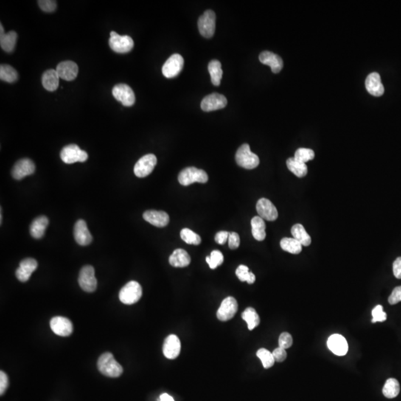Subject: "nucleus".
<instances>
[{
  "mask_svg": "<svg viewBox=\"0 0 401 401\" xmlns=\"http://www.w3.org/2000/svg\"><path fill=\"white\" fill-rule=\"evenodd\" d=\"M97 368L101 374L109 377H118L122 374V366L115 360L112 353L106 352L101 354L97 360Z\"/></svg>",
  "mask_w": 401,
  "mask_h": 401,
  "instance_id": "nucleus-1",
  "label": "nucleus"
},
{
  "mask_svg": "<svg viewBox=\"0 0 401 401\" xmlns=\"http://www.w3.org/2000/svg\"><path fill=\"white\" fill-rule=\"evenodd\" d=\"M178 179L183 186H189L195 182L205 184L208 182V175L203 169L194 167H186L178 174Z\"/></svg>",
  "mask_w": 401,
  "mask_h": 401,
  "instance_id": "nucleus-2",
  "label": "nucleus"
},
{
  "mask_svg": "<svg viewBox=\"0 0 401 401\" xmlns=\"http://www.w3.org/2000/svg\"><path fill=\"white\" fill-rule=\"evenodd\" d=\"M236 161L239 167L246 169H253L259 164V158L257 155L251 151L248 144H242L236 154Z\"/></svg>",
  "mask_w": 401,
  "mask_h": 401,
  "instance_id": "nucleus-3",
  "label": "nucleus"
},
{
  "mask_svg": "<svg viewBox=\"0 0 401 401\" xmlns=\"http://www.w3.org/2000/svg\"><path fill=\"white\" fill-rule=\"evenodd\" d=\"M142 296V287L135 281L126 284L120 290L119 299L125 305H133L138 303Z\"/></svg>",
  "mask_w": 401,
  "mask_h": 401,
  "instance_id": "nucleus-4",
  "label": "nucleus"
},
{
  "mask_svg": "<svg viewBox=\"0 0 401 401\" xmlns=\"http://www.w3.org/2000/svg\"><path fill=\"white\" fill-rule=\"evenodd\" d=\"M60 158L67 164L76 162H85L88 159V154L85 151L80 150L76 144H69L63 147L60 152Z\"/></svg>",
  "mask_w": 401,
  "mask_h": 401,
  "instance_id": "nucleus-5",
  "label": "nucleus"
},
{
  "mask_svg": "<svg viewBox=\"0 0 401 401\" xmlns=\"http://www.w3.org/2000/svg\"><path fill=\"white\" fill-rule=\"evenodd\" d=\"M109 44L115 52L119 54L130 52L134 47V41L132 37L128 35L121 36L115 32L110 33Z\"/></svg>",
  "mask_w": 401,
  "mask_h": 401,
  "instance_id": "nucleus-6",
  "label": "nucleus"
},
{
  "mask_svg": "<svg viewBox=\"0 0 401 401\" xmlns=\"http://www.w3.org/2000/svg\"><path fill=\"white\" fill-rule=\"evenodd\" d=\"M94 273V267L91 265H85L80 270L78 282L84 291L91 293L97 289V281Z\"/></svg>",
  "mask_w": 401,
  "mask_h": 401,
  "instance_id": "nucleus-7",
  "label": "nucleus"
},
{
  "mask_svg": "<svg viewBox=\"0 0 401 401\" xmlns=\"http://www.w3.org/2000/svg\"><path fill=\"white\" fill-rule=\"evenodd\" d=\"M198 30L205 38H211L216 30V14L212 10L205 12L198 19Z\"/></svg>",
  "mask_w": 401,
  "mask_h": 401,
  "instance_id": "nucleus-8",
  "label": "nucleus"
},
{
  "mask_svg": "<svg viewBox=\"0 0 401 401\" xmlns=\"http://www.w3.org/2000/svg\"><path fill=\"white\" fill-rule=\"evenodd\" d=\"M157 164V158L153 154H147L138 160L134 167L135 175L138 178H144L152 173Z\"/></svg>",
  "mask_w": 401,
  "mask_h": 401,
  "instance_id": "nucleus-9",
  "label": "nucleus"
},
{
  "mask_svg": "<svg viewBox=\"0 0 401 401\" xmlns=\"http://www.w3.org/2000/svg\"><path fill=\"white\" fill-rule=\"evenodd\" d=\"M184 58L178 54H172L162 67V73L167 78H173L182 71Z\"/></svg>",
  "mask_w": 401,
  "mask_h": 401,
  "instance_id": "nucleus-10",
  "label": "nucleus"
},
{
  "mask_svg": "<svg viewBox=\"0 0 401 401\" xmlns=\"http://www.w3.org/2000/svg\"><path fill=\"white\" fill-rule=\"evenodd\" d=\"M113 94L116 100L125 107H132L135 102V95L131 87L127 84H118L113 89Z\"/></svg>",
  "mask_w": 401,
  "mask_h": 401,
  "instance_id": "nucleus-11",
  "label": "nucleus"
},
{
  "mask_svg": "<svg viewBox=\"0 0 401 401\" xmlns=\"http://www.w3.org/2000/svg\"><path fill=\"white\" fill-rule=\"evenodd\" d=\"M238 311V303L233 296H228L222 301L217 312V318L221 321L231 320Z\"/></svg>",
  "mask_w": 401,
  "mask_h": 401,
  "instance_id": "nucleus-12",
  "label": "nucleus"
},
{
  "mask_svg": "<svg viewBox=\"0 0 401 401\" xmlns=\"http://www.w3.org/2000/svg\"><path fill=\"white\" fill-rule=\"evenodd\" d=\"M228 101L225 96L218 93H213L206 96L202 101L201 107L205 112H212L225 108Z\"/></svg>",
  "mask_w": 401,
  "mask_h": 401,
  "instance_id": "nucleus-13",
  "label": "nucleus"
},
{
  "mask_svg": "<svg viewBox=\"0 0 401 401\" xmlns=\"http://www.w3.org/2000/svg\"><path fill=\"white\" fill-rule=\"evenodd\" d=\"M35 164L29 158H23L17 161L12 169V176L15 179L21 180L35 172Z\"/></svg>",
  "mask_w": 401,
  "mask_h": 401,
  "instance_id": "nucleus-14",
  "label": "nucleus"
},
{
  "mask_svg": "<svg viewBox=\"0 0 401 401\" xmlns=\"http://www.w3.org/2000/svg\"><path fill=\"white\" fill-rule=\"evenodd\" d=\"M51 330L60 337H68L73 332L72 323L64 317H55L50 321Z\"/></svg>",
  "mask_w": 401,
  "mask_h": 401,
  "instance_id": "nucleus-15",
  "label": "nucleus"
},
{
  "mask_svg": "<svg viewBox=\"0 0 401 401\" xmlns=\"http://www.w3.org/2000/svg\"><path fill=\"white\" fill-rule=\"evenodd\" d=\"M256 211L259 217L267 221H275L278 218V211L276 207L270 200L261 198L256 204Z\"/></svg>",
  "mask_w": 401,
  "mask_h": 401,
  "instance_id": "nucleus-16",
  "label": "nucleus"
},
{
  "mask_svg": "<svg viewBox=\"0 0 401 401\" xmlns=\"http://www.w3.org/2000/svg\"><path fill=\"white\" fill-rule=\"evenodd\" d=\"M37 266L38 263L35 259L32 258L23 259L20 262V267L16 270V276L18 280L22 282H27Z\"/></svg>",
  "mask_w": 401,
  "mask_h": 401,
  "instance_id": "nucleus-17",
  "label": "nucleus"
},
{
  "mask_svg": "<svg viewBox=\"0 0 401 401\" xmlns=\"http://www.w3.org/2000/svg\"><path fill=\"white\" fill-rule=\"evenodd\" d=\"M181 352V342L175 334L168 336L163 345V353L168 359L177 358Z\"/></svg>",
  "mask_w": 401,
  "mask_h": 401,
  "instance_id": "nucleus-18",
  "label": "nucleus"
},
{
  "mask_svg": "<svg viewBox=\"0 0 401 401\" xmlns=\"http://www.w3.org/2000/svg\"><path fill=\"white\" fill-rule=\"evenodd\" d=\"M74 236L76 242L81 246H86L92 242V236L88 231L86 222L80 219L76 222L74 228Z\"/></svg>",
  "mask_w": 401,
  "mask_h": 401,
  "instance_id": "nucleus-19",
  "label": "nucleus"
},
{
  "mask_svg": "<svg viewBox=\"0 0 401 401\" xmlns=\"http://www.w3.org/2000/svg\"><path fill=\"white\" fill-rule=\"evenodd\" d=\"M56 71L60 78L66 81H72L78 74V66L74 62L63 61L57 65Z\"/></svg>",
  "mask_w": 401,
  "mask_h": 401,
  "instance_id": "nucleus-20",
  "label": "nucleus"
},
{
  "mask_svg": "<svg viewBox=\"0 0 401 401\" xmlns=\"http://www.w3.org/2000/svg\"><path fill=\"white\" fill-rule=\"evenodd\" d=\"M327 346L331 351L337 356H344L349 350L347 341L340 334H333L329 337Z\"/></svg>",
  "mask_w": 401,
  "mask_h": 401,
  "instance_id": "nucleus-21",
  "label": "nucleus"
},
{
  "mask_svg": "<svg viewBox=\"0 0 401 401\" xmlns=\"http://www.w3.org/2000/svg\"><path fill=\"white\" fill-rule=\"evenodd\" d=\"M259 60L262 64L267 65L271 68V71L277 74L283 67V60L277 54L270 51H263L259 57Z\"/></svg>",
  "mask_w": 401,
  "mask_h": 401,
  "instance_id": "nucleus-22",
  "label": "nucleus"
},
{
  "mask_svg": "<svg viewBox=\"0 0 401 401\" xmlns=\"http://www.w3.org/2000/svg\"><path fill=\"white\" fill-rule=\"evenodd\" d=\"M366 88L368 92L375 97H380L384 93V86L381 82L380 74L377 72L371 73L366 77Z\"/></svg>",
  "mask_w": 401,
  "mask_h": 401,
  "instance_id": "nucleus-23",
  "label": "nucleus"
},
{
  "mask_svg": "<svg viewBox=\"0 0 401 401\" xmlns=\"http://www.w3.org/2000/svg\"><path fill=\"white\" fill-rule=\"evenodd\" d=\"M144 220L158 228H164L169 222V215L164 211H147L143 214Z\"/></svg>",
  "mask_w": 401,
  "mask_h": 401,
  "instance_id": "nucleus-24",
  "label": "nucleus"
},
{
  "mask_svg": "<svg viewBox=\"0 0 401 401\" xmlns=\"http://www.w3.org/2000/svg\"><path fill=\"white\" fill-rule=\"evenodd\" d=\"M17 40V34L15 32H9L6 34L4 32L3 25L0 26V45L3 51L7 53L12 52L15 50Z\"/></svg>",
  "mask_w": 401,
  "mask_h": 401,
  "instance_id": "nucleus-25",
  "label": "nucleus"
},
{
  "mask_svg": "<svg viewBox=\"0 0 401 401\" xmlns=\"http://www.w3.org/2000/svg\"><path fill=\"white\" fill-rule=\"evenodd\" d=\"M169 262L172 267H185L190 264L191 258L184 249H176L169 256Z\"/></svg>",
  "mask_w": 401,
  "mask_h": 401,
  "instance_id": "nucleus-26",
  "label": "nucleus"
},
{
  "mask_svg": "<svg viewBox=\"0 0 401 401\" xmlns=\"http://www.w3.org/2000/svg\"><path fill=\"white\" fill-rule=\"evenodd\" d=\"M49 225V219L44 216L36 218L30 227V233L34 239H41L44 236L46 228Z\"/></svg>",
  "mask_w": 401,
  "mask_h": 401,
  "instance_id": "nucleus-27",
  "label": "nucleus"
},
{
  "mask_svg": "<svg viewBox=\"0 0 401 401\" xmlns=\"http://www.w3.org/2000/svg\"><path fill=\"white\" fill-rule=\"evenodd\" d=\"M59 80H60V77H59L57 71L54 69H49L43 73L42 83H43V87L47 91H54L58 88Z\"/></svg>",
  "mask_w": 401,
  "mask_h": 401,
  "instance_id": "nucleus-28",
  "label": "nucleus"
},
{
  "mask_svg": "<svg viewBox=\"0 0 401 401\" xmlns=\"http://www.w3.org/2000/svg\"><path fill=\"white\" fill-rule=\"evenodd\" d=\"M252 234L256 240L263 241L266 237V225L264 219L259 217H255L251 220Z\"/></svg>",
  "mask_w": 401,
  "mask_h": 401,
  "instance_id": "nucleus-29",
  "label": "nucleus"
},
{
  "mask_svg": "<svg viewBox=\"0 0 401 401\" xmlns=\"http://www.w3.org/2000/svg\"><path fill=\"white\" fill-rule=\"evenodd\" d=\"M291 234L303 246H309L312 243V238L301 224H296L292 227Z\"/></svg>",
  "mask_w": 401,
  "mask_h": 401,
  "instance_id": "nucleus-30",
  "label": "nucleus"
},
{
  "mask_svg": "<svg viewBox=\"0 0 401 401\" xmlns=\"http://www.w3.org/2000/svg\"><path fill=\"white\" fill-rule=\"evenodd\" d=\"M286 164L289 170L293 172L296 176L303 178L307 175L308 167L305 163L300 162L294 158H289Z\"/></svg>",
  "mask_w": 401,
  "mask_h": 401,
  "instance_id": "nucleus-31",
  "label": "nucleus"
},
{
  "mask_svg": "<svg viewBox=\"0 0 401 401\" xmlns=\"http://www.w3.org/2000/svg\"><path fill=\"white\" fill-rule=\"evenodd\" d=\"M208 71L211 77V82L216 86H219L221 83V80L223 75L222 64L218 60H212L208 65Z\"/></svg>",
  "mask_w": 401,
  "mask_h": 401,
  "instance_id": "nucleus-32",
  "label": "nucleus"
},
{
  "mask_svg": "<svg viewBox=\"0 0 401 401\" xmlns=\"http://www.w3.org/2000/svg\"><path fill=\"white\" fill-rule=\"evenodd\" d=\"M280 246L283 251L292 254H299L303 250V245L294 238H284L281 240Z\"/></svg>",
  "mask_w": 401,
  "mask_h": 401,
  "instance_id": "nucleus-33",
  "label": "nucleus"
},
{
  "mask_svg": "<svg viewBox=\"0 0 401 401\" xmlns=\"http://www.w3.org/2000/svg\"><path fill=\"white\" fill-rule=\"evenodd\" d=\"M400 392V384L396 379L389 378L385 382L383 388V394L387 398H394Z\"/></svg>",
  "mask_w": 401,
  "mask_h": 401,
  "instance_id": "nucleus-34",
  "label": "nucleus"
},
{
  "mask_svg": "<svg viewBox=\"0 0 401 401\" xmlns=\"http://www.w3.org/2000/svg\"><path fill=\"white\" fill-rule=\"evenodd\" d=\"M242 318L246 322L248 329L251 331L257 327L260 323V318L257 312L253 308H248L245 309V312L242 313Z\"/></svg>",
  "mask_w": 401,
  "mask_h": 401,
  "instance_id": "nucleus-35",
  "label": "nucleus"
},
{
  "mask_svg": "<svg viewBox=\"0 0 401 401\" xmlns=\"http://www.w3.org/2000/svg\"><path fill=\"white\" fill-rule=\"evenodd\" d=\"M0 79L7 83H15L18 80V73L13 67L2 64L0 66Z\"/></svg>",
  "mask_w": 401,
  "mask_h": 401,
  "instance_id": "nucleus-36",
  "label": "nucleus"
},
{
  "mask_svg": "<svg viewBox=\"0 0 401 401\" xmlns=\"http://www.w3.org/2000/svg\"><path fill=\"white\" fill-rule=\"evenodd\" d=\"M236 276L242 282H247L248 284L254 283L256 276L253 273L249 271V268L245 265H239L236 270Z\"/></svg>",
  "mask_w": 401,
  "mask_h": 401,
  "instance_id": "nucleus-37",
  "label": "nucleus"
},
{
  "mask_svg": "<svg viewBox=\"0 0 401 401\" xmlns=\"http://www.w3.org/2000/svg\"><path fill=\"white\" fill-rule=\"evenodd\" d=\"M181 238L186 244L189 245H198L202 242L199 235L195 234L188 228H184L181 231Z\"/></svg>",
  "mask_w": 401,
  "mask_h": 401,
  "instance_id": "nucleus-38",
  "label": "nucleus"
},
{
  "mask_svg": "<svg viewBox=\"0 0 401 401\" xmlns=\"http://www.w3.org/2000/svg\"><path fill=\"white\" fill-rule=\"evenodd\" d=\"M257 357L262 361L264 368H269L272 367L274 365L275 360L273 358V354L265 349H260L256 353Z\"/></svg>",
  "mask_w": 401,
  "mask_h": 401,
  "instance_id": "nucleus-39",
  "label": "nucleus"
},
{
  "mask_svg": "<svg viewBox=\"0 0 401 401\" xmlns=\"http://www.w3.org/2000/svg\"><path fill=\"white\" fill-rule=\"evenodd\" d=\"M315 154L313 150L311 149L299 148L295 152L294 158L300 162L306 164L308 161L313 160L315 158Z\"/></svg>",
  "mask_w": 401,
  "mask_h": 401,
  "instance_id": "nucleus-40",
  "label": "nucleus"
},
{
  "mask_svg": "<svg viewBox=\"0 0 401 401\" xmlns=\"http://www.w3.org/2000/svg\"><path fill=\"white\" fill-rule=\"evenodd\" d=\"M206 261L211 269H216L223 263L224 256L222 252L214 251L211 253V256L206 258Z\"/></svg>",
  "mask_w": 401,
  "mask_h": 401,
  "instance_id": "nucleus-41",
  "label": "nucleus"
},
{
  "mask_svg": "<svg viewBox=\"0 0 401 401\" xmlns=\"http://www.w3.org/2000/svg\"><path fill=\"white\" fill-rule=\"evenodd\" d=\"M373 319L371 320L373 323L377 322H384L386 320V314L383 312V306L378 305L372 310Z\"/></svg>",
  "mask_w": 401,
  "mask_h": 401,
  "instance_id": "nucleus-42",
  "label": "nucleus"
},
{
  "mask_svg": "<svg viewBox=\"0 0 401 401\" xmlns=\"http://www.w3.org/2000/svg\"><path fill=\"white\" fill-rule=\"evenodd\" d=\"M38 5L42 11L47 13L54 12L57 8V3L54 0H40Z\"/></svg>",
  "mask_w": 401,
  "mask_h": 401,
  "instance_id": "nucleus-43",
  "label": "nucleus"
},
{
  "mask_svg": "<svg viewBox=\"0 0 401 401\" xmlns=\"http://www.w3.org/2000/svg\"><path fill=\"white\" fill-rule=\"evenodd\" d=\"M292 344H293V338L290 334L287 333V332L281 334L279 338V347L287 349L290 348Z\"/></svg>",
  "mask_w": 401,
  "mask_h": 401,
  "instance_id": "nucleus-44",
  "label": "nucleus"
},
{
  "mask_svg": "<svg viewBox=\"0 0 401 401\" xmlns=\"http://www.w3.org/2000/svg\"><path fill=\"white\" fill-rule=\"evenodd\" d=\"M240 245V238L239 234L236 232H231L229 234L228 238V245L232 250L237 249Z\"/></svg>",
  "mask_w": 401,
  "mask_h": 401,
  "instance_id": "nucleus-45",
  "label": "nucleus"
},
{
  "mask_svg": "<svg viewBox=\"0 0 401 401\" xmlns=\"http://www.w3.org/2000/svg\"><path fill=\"white\" fill-rule=\"evenodd\" d=\"M9 385V377L6 372L0 371V394L3 395L7 390Z\"/></svg>",
  "mask_w": 401,
  "mask_h": 401,
  "instance_id": "nucleus-46",
  "label": "nucleus"
},
{
  "mask_svg": "<svg viewBox=\"0 0 401 401\" xmlns=\"http://www.w3.org/2000/svg\"><path fill=\"white\" fill-rule=\"evenodd\" d=\"M401 301V286L396 287L392 293L388 297V303L391 305H395Z\"/></svg>",
  "mask_w": 401,
  "mask_h": 401,
  "instance_id": "nucleus-47",
  "label": "nucleus"
},
{
  "mask_svg": "<svg viewBox=\"0 0 401 401\" xmlns=\"http://www.w3.org/2000/svg\"><path fill=\"white\" fill-rule=\"evenodd\" d=\"M272 354H273L275 362H279V363L283 362L286 357H287V353H286L285 349L281 347L276 348V349L273 350Z\"/></svg>",
  "mask_w": 401,
  "mask_h": 401,
  "instance_id": "nucleus-48",
  "label": "nucleus"
},
{
  "mask_svg": "<svg viewBox=\"0 0 401 401\" xmlns=\"http://www.w3.org/2000/svg\"><path fill=\"white\" fill-rule=\"evenodd\" d=\"M229 232L228 231H219L216 234L215 241L219 245H225L229 238Z\"/></svg>",
  "mask_w": 401,
  "mask_h": 401,
  "instance_id": "nucleus-49",
  "label": "nucleus"
},
{
  "mask_svg": "<svg viewBox=\"0 0 401 401\" xmlns=\"http://www.w3.org/2000/svg\"><path fill=\"white\" fill-rule=\"evenodd\" d=\"M393 273L397 279H401V257L396 259L393 263Z\"/></svg>",
  "mask_w": 401,
  "mask_h": 401,
  "instance_id": "nucleus-50",
  "label": "nucleus"
},
{
  "mask_svg": "<svg viewBox=\"0 0 401 401\" xmlns=\"http://www.w3.org/2000/svg\"><path fill=\"white\" fill-rule=\"evenodd\" d=\"M160 401H175L174 399L172 398V397H171L170 395L167 394V393H164V394H161L160 396Z\"/></svg>",
  "mask_w": 401,
  "mask_h": 401,
  "instance_id": "nucleus-51",
  "label": "nucleus"
}]
</instances>
